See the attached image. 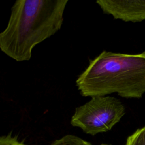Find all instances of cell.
<instances>
[{
  "mask_svg": "<svg viewBox=\"0 0 145 145\" xmlns=\"http://www.w3.org/2000/svg\"><path fill=\"white\" fill-rule=\"evenodd\" d=\"M67 0H17L6 28L0 33V49L17 62L30 60L33 48L58 32Z\"/></svg>",
  "mask_w": 145,
  "mask_h": 145,
  "instance_id": "cell-1",
  "label": "cell"
},
{
  "mask_svg": "<svg viewBox=\"0 0 145 145\" xmlns=\"http://www.w3.org/2000/svg\"><path fill=\"white\" fill-rule=\"evenodd\" d=\"M76 85L84 97L117 93L122 97L139 99L145 92V52L129 54L103 50L89 59Z\"/></svg>",
  "mask_w": 145,
  "mask_h": 145,
  "instance_id": "cell-2",
  "label": "cell"
},
{
  "mask_svg": "<svg viewBox=\"0 0 145 145\" xmlns=\"http://www.w3.org/2000/svg\"><path fill=\"white\" fill-rule=\"evenodd\" d=\"M125 114V108L118 99L110 96H95L75 108L70 123L85 133L95 135L110 130Z\"/></svg>",
  "mask_w": 145,
  "mask_h": 145,
  "instance_id": "cell-3",
  "label": "cell"
},
{
  "mask_svg": "<svg viewBox=\"0 0 145 145\" xmlns=\"http://www.w3.org/2000/svg\"><path fill=\"white\" fill-rule=\"evenodd\" d=\"M96 3L103 13L124 22H139L145 20V1L98 0Z\"/></svg>",
  "mask_w": 145,
  "mask_h": 145,
  "instance_id": "cell-4",
  "label": "cell"
},
{
  "mask_svg": "<svg viewBox=\"0 0 145 145\" xmlns=\"http://www.w3.org/2000/svg\"><path fill=\"white\" fill-rule=\"evenodd\" d=\"M50 145H92L91 143L80 138V137L72 135L67 134L63 137L56 139Z\"/></svg>",
  "mask_w": 145,
  "mask_h": 145,
  "instance_id": "cell-5",
  "label": "cell"
},
{
  "mask_svg": "<svg viewBox=\"0 0 145 145\" xmlns=\"http://www.w3.org/2000/svg\"><path fill=\"white\" fill-rule=\"evenodd\" d=\"M125 145H145V126L129 136Z\"/></svg>",
  "mask_w": 145,
  "mask_h": 145,
  "instance_id": "cell-6",
  "label": "cell"
},
{
  "mask_svg": "<svg viewBox=\"0 0 145 145\" xmlns=\"http://www.w3.org/2000/svg\"><path fill=\"white\" fill-rule=\"evenodd\" d=\"M0 145H26L22 142L19 141L16 137H13L11 133L0 137Z\"/></svg>",
  "mask_w": 145,
  "mask_h": 145,
  "instance_id": "cell-7",
  "label": "cell"
},
{
  "mask_svg": "<svg viewBox=\"0 0 145 145\" xmlns=\"http://www.w3.org/2000/svg\"><path fill=\"white\" fill-rule=\"evenodd\" d=\"M101 145H110V144H104V143H103V144H101Z\"/></svg>",
  "mask_w": 145,
  "mask_h": 145,
  "instance_id": "cell-8",
  "label": "cell"
}]
</instances>
